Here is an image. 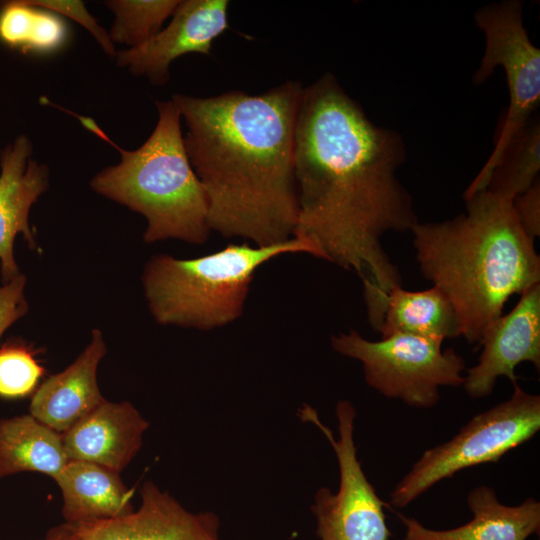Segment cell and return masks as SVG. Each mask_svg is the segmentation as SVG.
<instances>
[{
    "label": "cell",
    "instance_id": "cell-1",
    "mask_svg": "<svg viewBox=\"0 0 540 540\" xmlns=\"http://www.w3.org/2000/svg\"><path fill=\"white\" fill-rule=\"evenodd\" d=\"M401 135L375 125L332 74L303 87L294 134L298 218L294 236L362 281L367 318L379 332L390 292L402 286L382 245L419 222L396 172Z\"/></svg>",
    "mask_w": 540,
    "mask_h": 540
},
{
    "label": "cell",
    "instance_id": "cell-2",
    "mask_svg": "<svg viewBox=\"0 0 540 540\" xmlns=\"http://www.w3.org/2000/svg\"><path fill=\"white\" fill-rule=\"evenodd\" d=\"M303 86L263 93L174 94L185 149L208 203L211 230L270 246L294 236V134Z\"/></svg>",
    "mask_w": 540,
    "mask_h": 540
},
{
    "label": "cell",
    "instance_id": "cell-3",
    "mask_svg": "<svg viewBox=\"0 0 540 540\" xmlns=\"http://www.w3.org/2000/svg\"><path fill=\"white\" fill-rule=\"evenodd\" d=\"M465 201V213L411 232L421 273L454 306L461 336L479 344L509 298L540 283V257L513 200L485 189Z\"/></svg>",
    "mask_w": 540,
    "mask_h": 540
},
{
    "label": "cell",
    "instance_id": "cell-4",
    "mask_svg": "<svg viewBox=\"0 0 540 540\" xmlns=\"http://www.w3.org/2000/svg\"><path fill=\"white\" fill-rule=\"evenodd\" d=\"M155 105V128L135 150L122 149L91 118L78 116L86 128L121 155L119 163L98 172L90 186L145 218V242L179 239L203 244L211 232L208 203L185 149L180 111L172 99L156 101Z\"/></svg>",
    "mask_w": 540,
    "mask_h": 540
},
{
    "label": "cell",
    "instance_id": "cell-5",
    "mask_svg": "<svg viewBox=\"0 0 540 540\" xmlns=\"http://www.w3.org/2000/svg\"><path fill=\"white\" fill-rule=\"evenodd\" d=\"M290 253L320 258L317 247L299 236L270 246L228 244L191 259L156 255L143 273L149 310L162 325L210 330L229 324L241 316L258 268Z\"/></svg>",
    "mask_w": 540,
    "mask_h": 540
},
{
    "label": "cell",
    "instance_id": "cell-6",
    "mask_svg": "<svg viewBox=\"0 0 540 540\" xmlns=\"http://www.w3.org/2000/svg\"><path fill=\"white\" fill-rule=\"evenodd\" d=\"M511 397L475 415L449 441L429 448L396 484L390 504L404 508L462 469L497 462L540 429V396L513 384Z\"/></svg>",
    "mask_w": 540,
    "mask_h": 540
},
{
    "label": "cell",
    "instance_id": "cell-7",
    "mask_svg": "<svg viewBox=\"0 0 540 540\" xmlns=\"http://www.w3.org/2000/svg\"><path fill=\"white\" fill-rule=\"evenodd\" d=\"M442 343L407 334L371 341L356 330L331 338L336 352L362 363L370 387L387 398L422 409L438 403L441 387L464 383V358L452 348L442 350Z\"/></svg>",
    "mask_w": 540,
    "mask_h": 540
},
{
    "label": "cell",
    "instance_id": "cell-8",
    "mask_svg": "<svg viewBox=\"0 0 540 540\" xmlns=\"http://www.w3.org/2000/svg\"><path fill=\"white\" fill-rule=\"evenodd\" d=\"M485 36V51L473 74L480 85L501 66L509 90V105L494 149L464 192V200L487 188L490 175L506 146L535 115L540 103V50L529 39L523 23V3L505 0L488 4L475 13Z\"/></svg>",
    "mask_w": 540,
    "mask_h": 540
},
{
    "label": "cell",
    "instance_id": "cell-9",
    "mask_svg": "<svg viewBox=\"0 0 540 540\" xmlns=\"http://www.w3.org/2000/svg\"><path fill=\"white\" fill-rule=\"evenodd\" d=\"M338 438L319 419L315 409L304 406L299 416L317 426L330 442L339 466V488L333 493L327 487L318 489L311 505L316 520L317 540H389L384 507L367 479L354 442L356 409L348 400L335 408Z\"/></svg>",
    "mask_w": 540,
    "mask_h": 540
},
{
    "label": "cell",
    "instance_id": "cell-10",
    "mask_svg": "<svg viewBox=\"0 0 540 540\" xmlns=\"http://www.w3.org/2000/svg\"><path fill=\"white\" fill-rule=\"evenodd\" d=\"M227 0L180 1L170 23L146 43L117 52V65L153 85H165L170 65L190 54L210 53L213 42L228 29Z\"/></svg>",
    "mask_w": 540,
    "mask_h": 540
},
{
    "label": "cell",
    "instance_id": "cell-11",
    "mask_svg": "<svg viewBox=\"0 0 540 540\" xmlns=\"http://www.w3.org/2000/svg\"><path fill=\"white\" fill-rule=\"evenodd\" d=\"M478 346V363L469 368L463 387L472 398L492 393L496 380L507 377L517 383L515 369L522 362L540 368V283L520 294L514 308L486 328Z\"/></svg>",
    "mask_w": 540,
    "mask_h": 540
},
{
    "label": "cell",
    "instance_id": "cell-12",
    "mask_svg": "<svg viewBox=\"0 0 540 540\" xmlns=\"http://www.w3.org/2000/svg\"><path fill=\"white\" fill-rule=\"evenodd\" d=\"M33 145L18 135L0 154V262L3 283L20 273L14 258V240L22 234L30 248L36 247L29 224L32 206L49 187V169L33 159Z\"/></svg>",
    "mask_w": 540,
    "mask_h": 540
},
{
    "label": "cell",
    "instance_id": "cell-13",
    "mask_svg": "<svg viewBox=\"0 0 540 540\" xmlns=\"http://www.w3.org/2000/svg\"><path fill=\"white\" fill-rule=\"evenodd\" d=\"M83 524L90 540H220V520L214 512L187 510L151 480L142 485L138 509Z\"/></svg>",
    "mask_w": 540,
    "mask_h": 540
},
{
    "label": "cell",
    "instance_id": "cell-14",
    "mask_svg": "<svg viewBox=\"0 0 540 540\" xmlns=\"http://www.w3.org/2000/svg\"><path fill=\"white\" fill-rule=\"evenodd\" d=\"M149 422L128 401L104 400L62 433L68 461H86L120 473L142 447Z\"/></svg>",
    "mask_w": 540,
    "mask_h": 540
},
{
    "label": "cell",
    "instance_id": "cell-15",
    "mask_svg": "<svg viewBox=\"0 0 540 540\" xmlns=\"http://www.w3.org/2000/svg\"><path fill=\"white\" fill-rule=\"evenodd\" d=\"M106 352L101 331L93 330L89 344L74 362L38 386L29 413L61 434L89 414L105 400L97 370Z\"/></svg>",
    "mask_w": 540,
    "mask_h": 540
},
{
    "label": "cell",
    "instance_id": "cell-16",
    "mask_svg": "<svg viewBox=\"0 0 540 540\" xmlns=\"http://www.w3.org/2000/svg\"><path fill=\"white\" fill-rule=\"evenodd\" d=\"M467 504L471 520L447 530L430 529L397 512L405 527L402 540H527L539 534L540 503L534 498L508 506L499 501L494 489L480 485L469 492Z\"/></svg>",
    "mask_w": 540,
    "mask_h": 540
},
{
    "label": "cell",
    "instance_id": "cell-17",
    "mask_svg": "<svg viewBox=\"0 0 540 540\" xmlns=\"http://www.w3.org/2000/svg\"><path fill=\"white\" fill-rule=\"evenodd\" d=\"M62 494V516L71 524L93 523L134 510L133 490L120 473L104 466L70 460L54 480Z\"/></svg>",
    "mask_w": 540,
    "mask_h": 540
},
{
    "label": "cell",
    "instance_id": "cell-18",
    "mask_svg": "<svg viewBox=\"0 0 540 540\" xmlns=\"http://www.w3.org/2000/svg\"><path fill=\"white\" fill-rule=\"evenodd\" d=\"M67 462L61 433L30 413L0 419V478L37 472L55 480Z\"/></svg>",
    "mask_w": 540,
    "mask_h": 540
},
{
    "label": "cell",
    "instance_id": "cell-19",
    "mask_svg": "<svg viewBox=\"0 0 540 540\" xmlns=\"http://www.w3.org/2000/svg\"><path fill=\"white\" fill-rule=\"evenodd\" d=\"M379 333L382 338L407 334L443 342L461 336V323L439 288L410 291L397 286L388 296Z\"/></svg>",
    "mask_w": 540,
    "mask_h": 540
},
{
    "label": "cell",
    "instance_id": "cell-20",
    "mask_svg": "<svg viewBox=\"0 0 540 540\" xmlns=\"http://www.w3.org/2000/svg\"><path fill=\"white\" fill-rule=\"evenodd\" d=\"M70 32L65 20L27 0L0 4V42L25 54L51 55L68 43Z\"/></svg>",
    "mask_w": 540,
    "mask_h": 540
},
{
    "label": "cell",
    "instance_id": "cell-21",
    "mask_svg": "<svg viewBox=\"0 0 540 540\" xmlns=\"http://www.w3.org/2000/svg\"><path fill=\"white\" fill-rule=\"evenodd\" d=\"M540 171V122L533 115L500 155L486 190L513 200L527 191Z\"/></svg>",
    "mask_w": 540,
    "mask_h": 540
},
{
    "label": "cell",
    "instance_id": "cell-22",
    "mask_svg": "<svg viewBox=\"0 0 540 540\" xmlns=\"http://www.w3.org/2000/svg\"><path fill=\"white\" fill-rule=\"evenodd\" d=\"M179 0H109L104 4L114 20L109 32L112 42L138 47L153 38L172 17Z\"/></svg>",
    "mask_w": 540,
    "mask_h": 540
},
{
    "label": "cell",
    "instance_id": "cell-23",
    "mask_svg": "<svg viewBox=\"0 0 540 540\" xmlns=\"http://www.w3.org/2000/svg\"><path fill=\"white\" fill-rule=\"evenodd\" d=\"M36 352L24 341L8 340L0 346V398L16 400L33 394L45 373Z\"/></svg>",
    "mask_w": 540,
    "mask_h": 540
},
{
    "label": "cell",
    "instance_id": "cell-24",
    "mask_svg": "<svg viewBox=\"0 0 540 540\" xmlns=\"http://www.w3.org/2000/svg\"><path fill=\"white\" fill-rule=\"evenodd\" d=\"M28 3L69 18L85 28L109 56L115 57L117 51L107 32L90 14L80 0H27Z\"/></svg>",
    "mask_w": 540,
    "mask_h": 540
},
{
    "label": "cell",
    "instance_id": "cell-25",
    "mask_svg": "<svg viewBox=\"0 0 540 540\" xmlns=\"http://www.w3.org/2000/svg\"><path fill=\"white\" fill-rule=\"evenodd\" d=\"M25 283V276L19 274L0 286V339L13 323L28 311L24 294Z\"/></svg>",
    "mask_w": 540,
    "mask_h": 540
},
{
    "label": "cell",
    "instance_id": "cell-26",
    "mask_svg": "<svg viewBox=\"0 0 540 540\" xmlns=\"http://www.w3.org/2000/svg\"><path fill=\"white\" fill-rule=\"evenodd\" d=\"M516 217L525 234L534 241L540 236V181L512 201Z\"/></svg>",
    "mask_w": 540,
    "mask_h": 540
},
{
    "label": "cell",
    "instance_id": "cell-27",
    "mask_svg": "<svg viewBox=\"0 0 540 540\" xmlns=\"http://www.w3.org/2000/svg\"><path fill=\"white\" fill-rule=\"evenodd\" d=\"M38 540H90L86 525L62 523L50 528L43 538Z\"/></svg>",
    "mask_w": 540,
    "mask_h": 540
}]
</instances>
